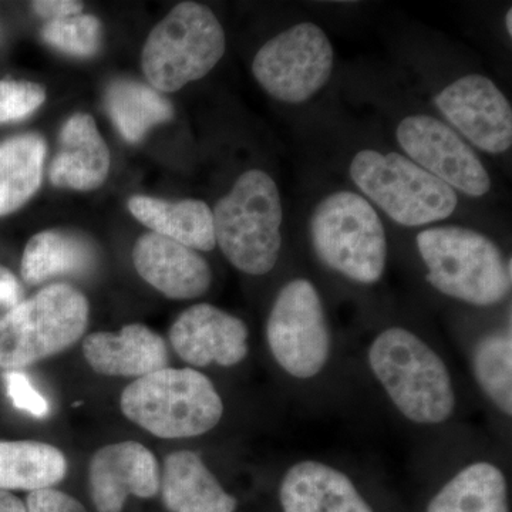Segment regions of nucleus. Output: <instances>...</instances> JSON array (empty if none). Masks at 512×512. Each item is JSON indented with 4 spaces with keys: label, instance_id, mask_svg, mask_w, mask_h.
<instances>
[{
    "label": "nucleus",
    "instance_id": "obj_1",
    "mask_svg": "<svg viewBox=\"0 0 512 512\" xmlns=\"http://www.w3.org/2000/svg\"><path fill=\"white\" fill-rule=\"evenodd\" d=\"M367 359L384 392L407 420L441 424L453 416L456 394L446 363L410 330H383L370 345Z\"/></svg>",
    "mask_w": 512,
    "mask_h": 512
},
{
    "label": "nucleus",
    "instance_id": "obj_2",
    "mask_svg": "<svg viewBox=\"0 0 512 512\" xmlns=\"http://www.w3.org/2000/svg\"><path fill=\"white\" fill-rule=\"evenodd\" d=\"M436 291L468 305L494 306L511 291L512 259L474 229L443 225L424 229L416 238Z\"/></svg>",
    "mask_w": 512,
    "mask_h": 512
},
{
    "label": "nucleus",
    "instance_id": "obj_3",
    "mask_svg": "<svg viewBox=\"0 0 512 512\" xmlns=\"http://www.w3.org/2000/svg\"><path fill=\"white\" fill-rule=\"evenodd\" d=\"M215 242L238 271L261 276L278 262L282 247L281 194L274 178L249 170L215 205Z\"/></svg>",
    "mask_w": 512,
    "mask_h": 512
},
{
    "label": "nucleus",
    "instance_id": "obj_4",
    "mask_svg": "<svg viewBox=\"0 0 512 512\" xmlns=\"http://www.w3.org/2000/svg\"><path fill=\"white\" fill-rule=\"evenodd\" d=\"M121 412L161 439H188L214 429L224 414L220 393L194 369H165L124 389Z\"/></svg>",
    "mask_w": 512,
    "mask_h": 512
},
{
    "label": "nucleus",
    "instance_id": "obj_5",
    "mask_svg": "<svg viewBox=\"0 0 512 512\" xmlns=\"http://www.w3.org/2000/svg\"><path fill=\"white\" fill-rule=\"evenodd\" d=\"M309 235L319 261L332 271L362 285L383 278L386 229L363 195L353 191L326 195L312 212Z\"/></svg>",
    "mask_w": 512,
    "mask_h": 512
},
{
    "label": "nucleus",
    "instance_id": "obj_6",
    "mask_svg": "<svg viewBox=\"0 0 512 512\" xmlns=\"http://www.w3.org/2000/svg\"><path fill=\"white\" fill-rule=\"evenodd\" d=\"M90 305L69 284L46 286L0 316V369L19 372L69 349L86 332Z\"/></svg>",
    "mask_w": 512,
    "mask_h": 512
},
{
    "label": "nucleus",
    "instance_id": "obj_7",
    "mask_svg": "<svg viewBox=\"0 0 512 512\" xmlns=\"http://www.w3.org/2000/svg\"><path fill=\"white\" fill-rule=\"evenodd\" d=\"M227 39L208 6L183 2L151 30L141 66L154 89L174 93L202 79L220 63Z\"/></svg>",
    "mask_w": 512,
    "mask_h": 512
},
{
    "label": "nucleus",
    "instance_id": "obj_8",
    "mask_svg": "<svg viewBox=\"0 0 512 512\" xmlns=\"http://www.w3.org/2000/svg\"><path fill=\"white\" fill-rule=\"evenodd\" d=\"M349 174L367 201L403 227L447 220L458 205L453 188L403 154L359 151Z\"/></svg>",
    "mask_w": 512,
    "mask_h": 512
},
{
    "label": "nucleus",
    "instance_id": "obj_9",
    "mask_svg": "<svg viewBox=\"0 0 512 512\" xmlns=\"http://www.w3.org/2000/svg\"><path fill=\"white\" fill-rule=\"evenodd\" d=\"M333 64L335 50L325 30L303 22L272 37L258 50L252 74L275 100L301 104L328 84Z\"/></svg>",
    "mask_w": 512,
    "mask_h": 512
},
{
    "label": "nucleus",
    "instance_id": "obj_10",
    "mask_svg": "<svg viewBox=\"0 0 512 512\" xmlns=\"http://www.w3.org/2000/svg\"><path fill=\"white\" fill-rule=\"evenodd\" d=\"M266 342L275 362L295 379H312L325 369L329 325L311 281L298 278L282 286L266 320Z\"/></svg>",
    "mask_w": 512,
    "mask_h": 512
},
{
    "label": "nucleus",
    "instance_id": "obj_11",
    "mask_svg": "<svg viewBox=\"0 0 512 512\" xmlns=\"http://www.w3.org/2000/svg\"><path fill=\"white\" fill-rule=\"evenodd\" d=\"M396 138L407 158L468 197H484L491 177L473 147L447 123L427 114L404 117Z\"/></svg>",
    "mask_w": 512,
    "mask_h": 512
},
{
    "label": "nucleus",
    "instance_id": "obj_12",
    "mask_svg": "<svg viewBox=\"0 0 512 512\" xmlns=\"http://www.w3.org/2000/svg\"><path fill=\"white\" fill-rule=\"evenodd\" d=\"M437 109L464 140L488 154L512 146V109L497 84L483 74H467L444 87Z\"/></svg>",
    "mask_w": 512,
    "mask_h": 512
},
{
    "label": "nucleus",
    "instance_id": "obj_13",
    "mask_svg": "<svg viewBox=\"0 0 512 512\" xmlns=\"http://www.w3.org/2000/svg\"><path fill=\"white\" fill-rule=\"evenodd\" d=\"M248 328L241 319L210 303L192 305L171 326V345L195 367H232L248 356Z\"/></svg>",
    "mask_w": 512,
    "mask_h": 512
},
{
    "label": "nucleus",
    "instance_id": "obj_14",
    "mask_svg": "<svg viewBox=\"0 0 512 512\" xmlns=\"http://www.w3.org/2000/svg\"><path fill=\"white\" fill-rule=\"evenodd\" d=\"M90 494L99 512H121L128 495L153 498L160 490L156 456L137 441L100 448L89 468Z\"/></svg>",
    "mask_w": 512,
    "mask_h": 512
},
{
    "label": "nucleus",
    "instance_id": "obj_15",
    "mask_svg": "<svg viewBox=\"0 0 512 512\" xmlns=\"http://www.w3.org/2000/svg\"><path fill=\"white\" fill-rule=\"evenodd\" d=\"M138 275L170 299H197L211 288L210 265L194 249L173 239L150 234L133 249Z\"/></svg>",
    "mask_w": 512,
    "mask_h": 512
},
{
    "label": "nucleus",
    "instance_id": "obj_16",
    "mask_svg": "<svg viewBox=\"0 0 512 512\" xmlns=\"http://www.w3.org/2000/svg\"><path fill=\"white\" fill-rule=\"evenodd\" d=\"M279 503L284 512H375L345 473L312 460L286 471Z\"/></svg>",
    "mask_w": 512,
    "mask_h": 512
},
{
    "label": "nucleus",
    "instance_id": "obj_17",
    "mask_svg": "<svg viewBox=\"0 0 512 512\" xmlns=\"http://www.w3.org/2000/svg\"><path fill=\"white\" fill-rule=\"evenodd\" d=\"M83 355L99 375L144 377L168 367L164 339L146 325L134 323L120 332H97L83 342Z\"/></svg>",
    "mask_w": 512,
    "mask_h": 512
},
{
    "label": "nucleus",
    "instance_id": "obj_18",
    "mask_svg": "<svg viewBox=\"0 0 512 512\" xmlns=\"http://www.w3.org/2000/svg\"><path fill=\"white\" fill-rule=\"evenodd\" d=\"M110 151L92 116L76 113L60 131V151L50 164L53 185L76 191H92L106 181Z\"/></svg>",
    "mask_w": 512,
    "mask_h": 512
},
{
    "label": "nucleus",
    "instance_id": "obj_19",
    "mask_svg": "<svg viewBox=\"0 0 512 512\" xmlns=\"http://www.w3.org/2000/svg\"><path fill=\"white\" fill-rule=\"evenodd\" d=\"M160 488L170 512H235L238 507L237 498L222 488L194 451L165 458Z\"/></svg>",
    "mask_w": 512,
    "mask_h": 512
},
{
    "label": "nucleus",
    "instance_id": "obj_20",
    "mask_svg": "<svg viewBox=\"0 0 512 512\" xmlns=\"http://www.w3.org/2000/svg\"><path fill=\"white\" fill-rule=\"evenodd\" d=\"M128 210L154 234L173 239L194 251L208 252L217 247L214 217L204 201L170 202L134 195L128 200Z\"/></svg>",
    "mask_w": 512,
    "mask_h": 512
},
{
    "label": "nucleus",
    "instance_id": "obj_21",
    "mask_svg": "<svg viewBox=\"0 0 512 512\" xmlns=\"http://www.w3.org/2000/svg\"><path fill=\"white\" fill-rule=\"evenodd\" d=\"M96 251L86 238L72 232L43 231L30 238L22 258L26 284H45L57 276L84 275L92 271Z\"/></svg>",
    "mask_w": 512,
    "mask_h": 512
},
{
    "label": "nucleus",
    "instance_id": "obj_22",
    "mask_svg": "<svg viewBox=\"0 0 512 512\" xmlns=\"http://www.w3.org/2000/svg\"><path fill=\"white\" fill-rule=\"evenodd\" d=\"M426 512H511L503 471L487 461L464 467L431 498Z\"/></svg>",
    "mask_w": 512,
    "mask_h": 512
},
{
    "label": "nucleus",
    "instance_id": "obj_23",
    "mask_svg": "<svg viewBox=\"0 0 512 512\" xmlns=\"http://www.w3.org/2000/svg\"><path fill=\"white\" fill-rule=\"evenodd\" d=\"M46 154L45 138L36 133L0 143V217L20 210L39 191Z\"/></svg>",
    "mask_w": 512,
    "mask_h": 512
},
{
    "label": "nucleus",
    "instance_id": "obj_24",
    "mask_svg": "<svg viewBox=\"0 0 512 512\" xmlns=\"http://www.w3.org/2000/svg\"><path fill=\"white\" fill-rule=\"evenodd\" d=\"M67 473L59 448L40 441H0V490L52 488Z\"/></svg>",
    "mask_w": 512,
    "mask_h": 512
},
{
    "label": "nucleus",
    "instance_id": "obj_25",
    "mask_svg": "<svg viewBox=\"0 0 512 512\" xmlns=\"http://www.w3.org/2000/svg\"><path fill=\"white\" fill-rule=\"evenodd\" d=\"M114 126L128 143H140L151 128L173 119V104L147 84L117 80L106 94Z\"/></svg>",
    "mask_w": 512,
    "mask_h": 512
},
{
    "label": "nucleus",
    "instance_id": "obj_26",
    "mask_svg": "<svg viewBox=\"0 0 512 512\" xmlns=\"http://www.w3.org/2000/svg\"><path fill=\"white\" fill-rule=\"evenodd\" d=\"M473 372L485 396L505 414H512L511 328L490 333L477 343Z\"/></svg>",
    "mask_w": 512,
    "mask_h": 512
},
{
    "label": "nucleus",
    "instance_id": "obj_27",
    "mask_svg": "<svg viewBox=\"0 0 512 512\" xmlns=\"http://www.w3.org/2000/svg\"><path fill=\"white\" fill-rule=\"evenodd\" d=\"M47 45L73 57H92L101 46V23L96 16L76 15L49 20L42 29Z\"/></svg>",
    "mask_w": 512,
    "mask_h": 512
},
{
    "label": "nucleus",
    "instance_id": "obj_28",
    "mask_svg": "<svg viewBox=\"0 0 512 512\" xmlns=\"http://www.w3.org/2000/svg\"><path fill=\"white\" fill-rule=\"evenodd\" d=\"M46 100L40 84L20 80H0V124L28 119Z\"/></svg>",
    "mask_w": 512,
    "mask_h": 512
},
{
    "label": "nucleus",
    "instance_id": "obj_29",
    "mask_svg": "<svg viewBox=\"0 0 512 512\" xmlns=\"http://www.w3.org/2000/svg\"><path fill=\"white\" fill-rule=\"evenodd\" d=\"M3 377H5L8 396L16 409L32 414L37 419H43L50 413L49 403L33 387L28 376L23 375L22 372H6Z\"/></svg>",
    "mask_w": 512,
    "mask_h": 512
},
{
    "label": "nucleus",
    "instance_id": "obj_30",
    "mask_svg": "<svg viewBox=\"0 0 512 512\" xmlns=\"http://www.w3.org/2000/svg\"><path fill=\"white\" fill-rule=\"evenodd\" d=\"M28 512H86L76 498L55 488L32 491L26 501Z\"/></svg>",
    "mask_w": 512,
    "mask_h": 512
},
{
    "label": "nucleus",
    "instance_id": "obj_31",
    "mask_svg": "<svg viewBox=\"0 0 512 512\" xmlns=\"http://www.w3.org/2000/svg\"><path fill=\"white\" fill-rule=\"evenodd\" d=\"M32 8L37 15L42 16L49 22V20L80 15L83 10V3L74 2V0H37V2H32Z\"/></svg>",
    "mask_w": 512,
    "mask_h": 512
},
{
    "label": "nucleus",
    "instance_id": "obj_32",
    "mask_svg": "<svg viewBox=\"0 0 512 512\" xmlns=\"http://www.w3.org/2000/svg\"><path fill=\"white\" fill-rule=\"evenodd\" d=\"M23 301V288L15 274L0 265V309L6 312Z\"/></svg>",
    "mask_w": 512,
    "mask_h": 512
},
{
    "label": "nucleus",
    "instance_id": "obj_33",
    "mask_svg": "<svg viewBox=\"0 0 512 512\" xmlns=\"http://www.w3.org/2000/svg\"><path fill=\"white\" fill-rule=\"evenodd\" d=\"M0 512H28L26 505L9 491L0 490Z\"/></svg>",
    "mask_w": 512,
    "mask_h": 512
},
{
    "label": "nucleus",
    "instance_id": "obj_34",
    "mask_svg": "<svg viewBox=\"0 0 512 512\" xmlns=\"http://www.w3.org/2000/svg\"><path fill=\"white\" fill-rule=\"evenodd\" d=\"M505 28H507L508 35L512 36V9H508L505 15Z\"/></svg>",
    "mask_w": 512,
    "mask_h": 512
}]
</instances>
